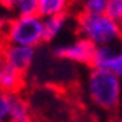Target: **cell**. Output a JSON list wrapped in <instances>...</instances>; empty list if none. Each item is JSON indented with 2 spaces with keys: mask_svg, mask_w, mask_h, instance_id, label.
Masks as SVG:
<instances>
[{
  "mask_svg": "<svg viewBox=\"0 0 122 122\" xmlns=\"http://www.w3.org/2000/svg\"><path fill=\"white\" fill-rule=\"evenodd\" d=\"M77 32L95 47L118 45L122 42V25L108 18L105 13H80L77 16Z\"/></svg>",
  "mask_w": 122,
  "mask_h": 122,
  "instance_id": "6da1fadb",
  "label": "cell"
},
{
  "mask_svg": "<svg viewBox=\"0 0 122 122\" xmlns=\"http://www.w3.org/2000/svg\"><path fill=\"white\" fill-rule=\"evenodd\" d=\"M86 90L96 106L102 109H113L121 99V79L112 71L92 68L87 74Z\"/></svg>",
  "mask_w": 122,
  "mask_h": 122,
  "instance_id": "7a4b0ae2",
  "label": "cell"
},
{
  "mask_svg": "<svg viewBox=\"0 0 122 122\" xmlns=\"http://www.w3.org/2000/svg\"><path fill=\"white\" fill-rule=\"evenodd\" d=\"M44 42V18L39 15L32 16H15L9 19L6 28V44L39 47Z\"/></svg>",
  "mask_w": 122,
  "mask_h": 122,
  "instance_id": "3957f363",
  "label": "cell"
},
{
  "mask_svg": "<svg viewBox=\"0 0 122 122\" xmlns=\"http://www.w3.org/2000/svg\"><path fill=\"white\" fill-rule=\"evenodd\" d=\"M54 55L60 60L70 61L76 64H89L92 63V57L95 52V45H92L87 39L79 36L70 44H60L52 50Z\"/></svg>",
  "mask_w": 122,
  "mask_h": 122,
  "instance_id": "277c9868",
  "label": "cell"
},
{
  "mask_svg": "<svg viewBox=\"0 0 122 122\" xmlns=\"http://www.w3.org/2000/svg\"><path fill=\"white\" fill-rule=\"evenodd\" d=\"M90 66L93 68L108 70L122 79V42L118 45L95 47Z\"/></svg>",
  "mask_w": 122,
  "mask_h": 122,
  "instance_id": "5b68a950",
  "label": "cell"
},
{
  "mask_svg": "<svg viewBox=\"0 0 122 122\" xmlns=\"http://www.w3.org/2000/svg\"><path fill=\"white\" fill-rule=\"evenodd\" d=\"M2 54L10 66H13L20 73H26L32 68L35 60H36V48L34 47H25V45H13L6 44L2 50Z\"/></svg>",
  "mask_w": 122,
  "mask_h": 122,
  "instance_id": "8992f818",
  "label": "cell"
},
{
  "mask_svg": "<svg viewBox=\"0 0 122 122\" xmlns=\"http://www.w3.org/2000/svg\"><path fill=\"white\" fill-rule=\"evenodd\" d=\"M23 73L16 70L7 63V60L0 54V90L6 93H18L23 87Z\"/></svg>",
  "mask_w": 122,
  "mask_h": 122,
  "instance_id": "52a82bcc",
  "label": "cell"
},
{
  "mask_svg": "<svg viewBox=\"0 0 122 122\" xmlns=\"http://www.w3.org/2000/svg\"><path fill=\"white\" fill-rule=\"evenodd\" d=\"M7 122H32V109L29 106V102L20 92L9 95Z\"/></svg>",
  "mask_w": 122,
  "mask_h": 122,
  "instance_id": "ba28073f",
  "label": "cell"
},
{
  "mask_svg": "<svg viewBox=\"0 0 122 122\" xmlns=\"http://www.w3.org/2000/svg\"><path fill=\"white\" fill-rule=\"evenodd\" d=\"M2 7L12 16H32L39 15L38 0H3Z\"/></svg>",
  "mask_w": 122,
  "mask_h": 122,
  "instance_id": "9c48e42d",
  "label": "cell"
},
{
  "mask_svg": "<svg viewBox=\"0 0 122 122\" xmlns=\"http://www.w3.org/2000/svg\"><path fill=\"white\" fill-rule=\"evenodd\" d=\"M67 23H68V16L66 13L44 18V42L55 41L64 32Z\"/></svg>",
  "mask_w": 122,
  "mask_h": 122,
  "instance_id": "30bf717a",
  "label": "cell"
},
{
  "mask_svg": "<svg viewBox=\"0 0 122 122\" xmlns=\"http://www.w3.org/2000/svg\"><path fill=\"white\" fill-rule=\"evenodd\" d=\"M71 0H38L39 16H55V15H64L70 7Z\"/></svg>",
  "mask_w": 122,
  "mask_h": 122,
  "instance_id": "8fae6325",
  "label": "cell"
},
{
  "mask_svg": "<svg viewBox=\"0 0 122 122\" xmlns=\"http://www.w3.org/2000/svg\"><path fill=\"white\" fill-rule=\"evenodd\" d=\"M109 0H81V12L92 15H102L106 10Z\"/></svg>",
  "mask_w": 122,
  "mask_h": 122,
  "instance_id": "7c38bea8",
  "label": "cell"
},
{
  "mask_svg": "<svg viewBox=\"0 0 122 122\" xmlns=\"http://www.w3.org/2000/svg\"><path fill=\"white\" fill-rule=\"evenodd\" d=\"M105 15L112 20L122 25V0H109Z\"/></svg>",
  "mask_w": 122,
  "mask_h": 122,
  "instance_id": "4fadbf2b",
  "label": "cell"
},
{
  "mask_svg": "<svg viewBox=\"0 0 122 122\" xmlns=\"http://www.w3.org/2000/svg\"><path fill=\"white\" fill-rule=\"evenodd\" d=\"M9 121V93L0 90V122Z\"/></svg>",
  "mask_w": 122,
  "mask_h": 122,
  "instance_id": "5bb4252c",
  "label": "cell"
},
{
  "mask_svg": "<svg viewBox=\"0 0 122 122\" xmlns=\"http://www.w3.org/2000/svg\"><path fill=\"white\" fill-rule=\"evenodd\" d=\"M7 22H9V16L7 15L0 13V52L6 45V28H7Z\"/></svg>",
  "mask_w": 122,
  "mask_h": 122,
  "instance_id": "9a60e30c",
  "label": "cell"
},
{
  "mask_svg": "<svg viewBox=\"0 0 122 122\" xmlns=\"http://www.w3.org/2000/svg\"><path fill=\"white\" fill-rule=\"evenodd\" d=\"M2 2H3V0H0V7H2Z\"/></svg>",
  "mask_w": 122,
  "mask_h": 122,
  "instance_id": "2e32d148",
  "label": "cell"
}]
</instances>
